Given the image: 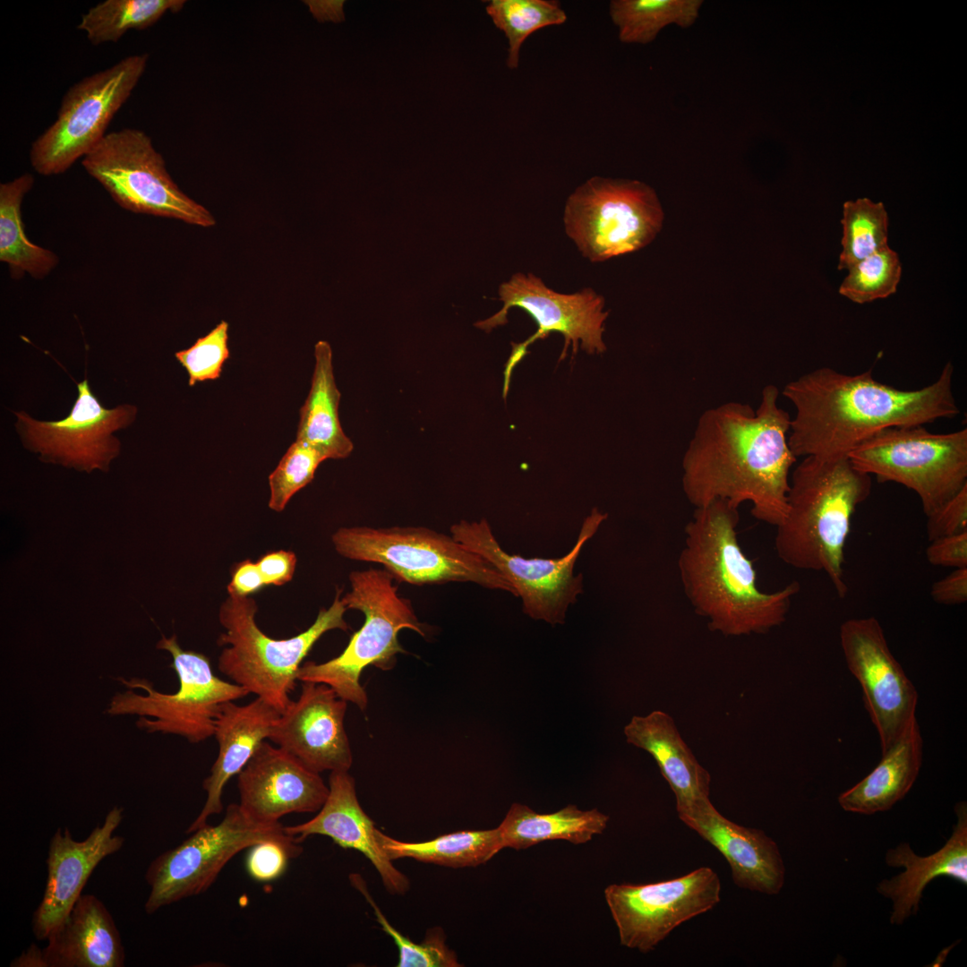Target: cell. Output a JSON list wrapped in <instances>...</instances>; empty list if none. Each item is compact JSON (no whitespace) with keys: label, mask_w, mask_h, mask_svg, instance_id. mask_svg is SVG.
<instances>
[{"label":"cell","mask_w":967,"mask_h":967,"mask_svg":"<svg viewBox=\"0 0 967 967\" xmlns=\"http://www.w3.org/2000/svg\"><path fill=\"white\" fill-rule=\"evenodd\" d=\"M329 795L318 814L311 820L285 826V831L299 843L312 834L325 835L345 849L363 853L374 866L387 891L404 894L410 887L408 877L394 867L379 844L373 821L362 809L355 782L348 771H332Z\"/></svg>","instance_id":"obj_23"},{"label":"cell","mask_w":967,"mask_h":967,"mask_svg":"<svg viewBox=\"0 0 967 967\" xmlns=\"http://www.w3.org/2000/svg\"><path fill=\"white\" fill-rule=\"evenodd\" d=\"M394 579L385 569L349 574L351 590L341 599L347 609L362 612L364 622L339 655L321 663L302 664L297 680L326 684L340 698L365 710L368 698L360 684L362 672L371 665L384 671L394 667L397 655L406 653L398 639L401 629H410L423 637L427 633L410 601L398 595Z\"/></svg>","instance_id":"obj_6"},{"label":"cell","mask_w":967,"mask_h":967,"mask_svg":"<svg viewBox=\"0 0 967 967\" xmlns=\"http://www.w3.org/2000/svg\"><path fill=\"white\" fill-rule=\"evenodd\" d=\"M607 517L594 508L584 519L572 549L556 559L524 558L506 552L485 518L457 522L450 526V535L488 561L510 583L516 596L522 600L524 613L556 625L565 622L569 606L583 593V576L574 575V566L584 544Z\"/></svg>","instance_id":"obj_14"},{"label":"cell","mask_w":967,"mask_h":967,"mask_svg":"<svg viewBox=\"0 0 967 967\" xmlns=\"http://www.w3.org/2000/svg\"><path fill=\"white\" fill-rule=\"evenodd\" d=\"M930 595L934 602L945 605L967 602V568L954 569L950 574L934 582Z\"/></svg>","instance_id":"obj_45"},{"label":"cell","mask_w":967,"mask_h":967,"mask_svg":"<svg viewBox=\"0 0 967 967\" xmlns=\"http://www.w3.org/2000/svg\"><path fill=\"white\" fill-rule=\"evenodd\" d=\"M929 543L926 557L930 564L953 569L967 568V531Z\"/></svg>","instance_id":"obj_43"},{"label":"cell","mask_w":967,"mask_h":967,"mask_svg":"<svg viewBox=\"0 0 967 967\" xmlns=\"http://www.w3.org/2000/svg\"><path fill=\"white\" fill-rule=\"evenodd\" d=\"M739 507L715 500L694 509L684 528L678 569L686 597L711 631L739 637L766 633L785 621L800 585L766 593L744 553L737 527Z\"/></svg>","instance_id":"obj_3"},{"label":"cell","mask_w":967,"mask_h":967,"mask_svg":"<svg viewBox=\"0 0 967 967\" xmlns=\"http://www.w3.org/2000/svg\"><path fill=\"white\" fill-rule=\"evenodd\" d=\"M957 817L953 832L945 845L928 856H919L907 843L889 849L885 856L890 867L903 868L900 874L883 879L877 891L892 901L890 922L903 924L916 914L925 887L937 877H951L967 885V805L954 807Z\"/></svg>","instance_id":"obj_25"},{"label":"cell","mask_w":967,"mask_h":967,"mask_svg":"<svg viewBox=\"0 0 967 967\" xmlns=\"http://www.w3.org/2000/svg\"><path fill=\"white\" fill-rule=\"evenodd\" d=\"M871 484L870 475L848 457L803 458L790 475L786 516L775 526L780 560L798 569L825 572L844 596V546L852 515L869 496Z\"/></svg>","instance_id":"obj_4"},{"label":"cell","mask_w":967,"mask_h":967,"mask_svg":"<svg viewBox=\"0 0 967 967\" xmlns=\"http://www.w3.org/2000/svg\"><path fill=\"white\" fill-rule=\"evenodd\" d=\"M922 753L923 740L915 717L890 748L882 752L877 766L839 795V805L845 811L864 815L890 809L915 783Z\"/></svg>","instance_id":"obj_28"},{"label":"cell","mask_w":967,"mask_h":967,"mask_svg":"<svg viewBox=\"0 0 967 967\" xmlns=\"http://www.w3.org/2000/svg\"><path fill=\"white\" fill-rule=\"evenodd\" d=\"M341 592L337 590L332 604L321 609L306 630L287 639L272 638L260 629L254 599L229 595L218 612L225 631L218 644L227 646L218 656L219 672L283 713L291 702L289 694L295 688L301 663L313 645L329 630L348 629Z\"/></svg>","instance_id":"obj_5"},{"label":"cell","mask_w":967,"mask_h":967,"mask_svg":"<svg viewBox=\"0 0 967 967\" xmlns=\"http://www.w3.org/2000/svg\"><path fill=\"white\" fill-rule=\"evenodd\" d=\"M265 840L300 844L280 823H256L239 804H229L219 824L203 826L152 860L145 873L150 887L145 911L152 914L166 905L206 892L233 857Z\"/></svg>","instance_id":"obj_13"},{"label":"cell","mask_w":967,"mask_h":967,"mask_svg":"<svg viewBox=\"0 0 967 967\" xmlns=\"http://www.w3.org/2000/svg\"><path fill=\"white\" fill-rule=\"evenodd\" d=\"M246 859L247 872L261 882L271 881L285 872L287 862L303 852V847L292 846L276 840H265L249 848Z\"/></svg>","instance_id":"obj_41"},{"label":"cell","mask_w":967,"mask_h":967,"mask_svg":"<svg viewBox=\"0 0 967 967\" xmlns=\"http://www.w3.org/2000/svg\"><path fill=\"white\" fill-rule=\"evenodd\" d=\"M81 165L124 210L202 227L216 224L210 211L173 181L162 155L141 130L107 133Z\"/></svg>","instance_id":"obj_12"},{"label":"cell","mask_w":967,"mask_h":967,"mask_svg":"<svg viewBox=\"0 0 967 967\" xmlns=\"http://www.w3.org/2000/svg\"><path fill=\"white\" fill-rule=\"evenodd\" d=\"M314 356L311 389L300 409L295 441L315 448L327 459L346 458L354 445L343 432L338 417L341 394L335 381L329 344L318 341Z\"/></svg>","instance_id":"obj_29"},{"label":"cell","mask_w":967,"mask_h":967,"mask_svg":"<svg viewBox=\"0 0 967 967\" xmlns=\"http://www.w3.org/2000/svg\"><path fill=\"white\" fill-rule=\"evenodd\" d=\"M34 181L31 174L25 173L0 184V261L7 264L15 279L25 274L44 278L59 261L52 251L32 243L24 230L21 204Z\"/></svg>","instance_id":"obj_31"},{"label":"cell","mask_w":967,"mask_h":967,"mask_svg":"<svg viewBox=\"0 0 967 967\" xmlns=\"http://www.w3.org/2000/svg\"><path fill=\"white\" fill-rule=\"evenodd\" d=\"M500 299L502 308L490 318L479 321L475 326L490 332L492 329L508 322V312L512 307L526 312L536 322L537 329L525 341L512 343V351L504 370L503 398L510 384L514 368L528 353L527 347L538 339L545 338L551 332L564 337V346L560 361L567 356L569 346L576 354L578 347L587 354H602L606 350L603 335L609 311L604 310V298L590 287L571 294H562L548 287L533 273L518 272L510 279L501 284Z\"/></svg>","instance_id":"obj_15"},{"label":"cell","mask_w":967,"mask_h":967,"mask_svg":"<svg viewBox=\"0 0 967 967\" xmlns=\"http://www.w3.org/2000/svg\"><path fill=\"white\" fill-rule=\"evenodd\" d=\"M627 742L655 760L676 800L677 813L709 798L711 776L681 738L673 719L663 711L633 716L624 727Z\"/></svg>","instance_id":"obj_27"},{"label":"cell","mask_w":967,"mask_h":967,"mask_svg":"<svg viewBox=\"0 0 967 967\" xmlns=\"http://www.w3.org/2000/svg\"><path fill=\"white\" fill-rule=\"evenodd\" d=\"M10 965L18 967H47L43 951L35 944H31L30 946L23 951L20 956L15 958Z\"/></svg>","instance_id":"obj_47"},{"label":"cell","mask_w":967,"mask_h":967,"mask_svg":"<svg viewBox=\"0 0 967 967\" xmlns=\"http://www.w3.org/2000/svg\"><path fill=\"white\" fill-rule=\"evenodd\" d=\"M842 252L838 270H849L866 257L887 247L888 216L882 202L868 198L843 204Z\"/></svg>","instance_id":"obj_36"},{"label":"cell","mask_w":967,"mask_h":967,"mask_svg":"<svg viewBox=\"0 0 967 967\" xmlns=\"http://www.w3.org/2000/svg\"><path fill=\"white\" fill-rule=\"evenodd\" d=\"M860 471L919 496L926 517L967 485V429L933 433L923 425L889 427L848 454Z\"/></svg>","instance_id":"obj_9"},{"label":"cell","mask_w":967,"mask_h":967,"mask_svg":"<svg viewBox=\"0 0 967 967\" xmlns=\"http://www.w3.org/2000/svg\"><path fill=\"white\" fill-rule=\"evenodd\" d=\"M122 819L123 809L114 807L83 841L73 840L67 827L56 829L46 861L44 894L31 920L38 940L47 939L69 914L95 868L123 847L124 837L114 834Z\"/></svg>","instance_id":"obj_20"},{"label":"cell","mask_w":967,"mask_h":967,"mask_svg":"<svg viewBox=\"0 0 967 967\" xmlns=\"http://www.w3.org/2000/svg\"><path fill=\"white\" fill-rule=\"evenodd\" d=\"M228 328V322L221 321L193 346L175 354L188 373L189 386L220 377L222 367L229 357Z\"/></svg>","instance_id":"obj_40"},{"label":"cell","mask_w":967,"mask_h":967,"mask_svg":"<svg viewBox=\"0 0 967 967\" xmlns=\"http://www.w3.org/2000/svg\"><path fill=\"white\" fill-rule=\"evenodd\" d=\"M265 586L257 564L250 560H244L233 567L227 592L229 595L249 596Z\"/></svg>","instance_id":"obj_46"},{"label":"cell","mask_w":967,"mask_h":967,"mask_svg":"<svg viewBox=\"0 0 967 967\" xmlns=\"http://www.w3.org/2000/svg\"><path fill=\"white\" fill-rule=\"evenodd\" d=\"M954 367L947 363L932 384L903 390L881 383L872 371L849 375L829 367L787 383L792 403L788 442L796 458L848 457L856 446L889 427L917 426L960 413L953 393Z\"/></svg>","instance_id":"obj_2"},{"label":"cell","mask_w":967,"mask_h":967,"mask_svg":"<svg viewBox=\"0 0 967 967\" xmlns=\"http://www.w3.org/2000/svg\"><path fill=\"white\" fill-rule=\"evenodd\" d=\"M279 715L274 706L259 697L244 706L234 701L220 706L214 732L218 753L210 775L202 783L207 799L186 834L207 825L210 816L221 813L225 785L240 773L265 739H269L272 725Z\"/></svg>","instance_id":"obj_24"},{"label":"cell","mask_w":967,"mask_h":967,"mask_svg":"<svg viewBox=\"0 0 967 967\" xmlns=\"http://www.w3.org/2000/svg\"><path fill=\"white\" fill-rule=\"evenodd\" d=\"M376 837L392 861L410 858L453 869L484 864L503 850L498 826L487 830L449 833L420 843L398 841L379 829H376Z\"/></svg>","instance_id":"obj_32"},{"label":"cell","mask_w":967,"mask_h":967,"mask_svg":"<svg viewBox=\"0 0 967 967\" xmlns=\"http://www.w3.org/2000/svg\"><path fill=\"white\" fill-rule=\"evenodd\" d=\"M663 210L655 191L630 179L595 175L568 197L566 235L591 262L638 251L660 232Z\"/></svg>","instance_id":"obj_10"},{"label":"cell","mask_w":967,"mask_h":967,"mask_svg":"<svg viewBox=\"0 0 967 967\" xmlns=\"http://www.w3.org/2000/svg\"><path fill=\"white\" fill-rule=\"evenodd\" d=\"M325 459L315 448L298 441L293 442L269 476V507L282 511L289 500L312 482L317 467Z\"/></svg>","instance_id":"obj_39"},{"label":"cell","mask_w":967,"mask_h":967,"mask_svg":"<svg viewBox=\"0 0 967 967\" xmlns=\"http://www.w3.org/2000/svg\"><path fill=\"white\" fill-rule=\"evenodd\" d=\"M183 0H106L82 14L77 29L95 46L117 42L131 30L154 25L167 12L177 13Z\"/></svg>","instance_id":"obj_34"},{"label":"cell","mask_w":967,"mask_h":967,"mask_svg":"<svg viewBox=\"0 0 967 967\" xmlns=\"http://www.w3.org/2000/svg\"><path fill=\"white\" fill-rule=\"evenodd\" d=\"M720 894V878L707 867L670 880L613 884L604 890L620 944L642 953L654 950L683 922L712 910Z\"/></svg>","instance_id":"obj_16"},{"label":"cell","mask_w":967,"mask_h":967,"mask_svg":"<svg viewBox=\"0 0 967 967\" xmlns=\"http://www.w3.org/2000/svg\"><path fill=\"white\" fill-rule=\"evenodd\" d=\"M341 556L381 564L412 585L472 582L516 596L510 583L488 561L451 535L423 526L341 527L331 537Z\"/></svg>","instance_id":"obj_7"},{"label":"cell","mask_w":967,"mask_h":967,"mask_svg":"<svg viewBox=\"0 0 967 967\" xmlns=\"http://www.w3.org/2000/svg\"><path fill=\"white\" fill-rule=\"evenodd\" d=\"M296 561L293 552L280 550L265 553L256 564L266 586H282L293 578Z\"/></svg>","instance_id":"obj_44"},{"label":"cell","mask_w":967,"mask_h":967,"mask_svg":"<svg viewBox=\"0 0 967 967\" xmlns=\"http://www.w3.org/2000/svg\"><path fill=\"white\" fill-rule=\"evenodd\" d=\"M848 271L839 293L854 303L864 304L895 293L902 267L898 254L887 246L860 261Z\"/></svg>","instance_id":"obj_38"},{"label":"cell","mask_w":967,"mask_h":967,"mask_svg":"<svg viewBox=\"0 0 967 967\" xmlns=\"http://www.w3.org/2000/svg\"><path fill=\"white\" fill-rule=\"evenodd\" d=\"M149 55L128 56L112 66L72 85L57 116L31 143L30 161L44 176L67 171L107 135L115 115L125 104L144 73Z\"/></svg>","instance_id":"obj_11"},{"label":"cell","mask_w":967,"mask_h":967,"mask_svg":"<svg viewBox=\"0 0 967 967\" xmlns=\"http://www.w3.org/2000/svg\"><path fill=\"white\" fill-rule=\"evenodd\" d=\"M701 0H612L609 14L626 44H648L665 27L689 28L697 20Z\"/></svg>","instance_id":"obj_33"},{"label":"cell","mask_w":967,"mask_h":967,"mask_svg":"<svg viewBox=\"0 0 967 967\" xmlns=\"http://www.w3.org/2000/svg\"><path fill=\"white\" fill-rule=\"evenodd\" d=\"M839 636L845 663L860 685L884 752L916 717L917 689L892 654L877 619H849L841 624Z\"/></svg>","instance_id":"obj_17"},{"label":"cell","mask_w":967,"mask_h":967,"mask_svg":"<svg viewBox=\"0 0 967 967\" xmlns=\"http://www.w3.org/2000/svg\"><path fill=\"white\" fill-rule=\"evenodd\" d=\"M778 397L770 384L757 409L730 401L700 415L681 462L682 490L695 509L715 500L749 502L756 519L774 526L783 521L797 458L787 437L791 417Z\"/></svg>","instance_id":"obj_1"},{"label":"cell","mask_w":967,"mask_h":967,"mask_svg":"<svg viewBox=\"0 0 967 967\" xmlns=\"http://www.w3.org/2000/svg\"><path fill=\"white\" fill-rule=\"evenodd\" d=\"M347 704L329 686L302 681L298 699L280 714L269 739L312 771H348L353 756L344 726Z\"/></svg>","instance_id":"obj_19"},{"label":"cell","mask_w":967,"mask_h":967,"mask_svg":"<svg viewBox=\"0 0 967 967\" xmlns=\"http://www.w3.org/2000/svg\"><path fill=\"white\" fill-rule=\"evenodd\" d=\"M486 13L508 39L509 69L518 68L521 47L532 33L567 21L560 3L552 0H492L486 5Z\"/></svg>","instance_id":"obj_35"},{"label":"cell","mask_w":967,"mask_h":967,"mask_svg":"<svg viewBox=\"0 0 967 967\" xmlns=\"http://www.w3.org/2000/svg\"><path fill=\"white\" fill-rule=\"evenodd\" d=\"M609 817L596 809L581 810L568 805L553 813H537L513 803L498 826L503 849L525 850L546 841L586 843L607 827Z\"/></svg>","instance_id":"obj_30"},{"label":"cell","mask_w":967,"mask_h":967,"mask_svg":"<svg viewBox=\"0 0 967 967\" xmlns=\"http://www.w3.org/2000/svg\"><path fill=\"white\" fill-rule=\"evenodd\" d=\"M927 518V535L929 542L966 532L967 485Z\"/></svg>","instance_id":"obj_42"},{"label":"cell","mask_w":967,"mask_h":967,"mask_svg":"<svg viewBox=\"0 0 967 967\" xmlns=\"http://www.w3.org/2000/svg\"><path fill=\"white\" fill-rule=\"evenodd\" d=\"M47 939L42 950L47 967L124 965L119 930L105 904L93 894H81Z\"/></svg>","instance_id":"obj_26"},{"label":"cell","mask_w":967,"mask_h":967,"mask_svg":"<svg viewBox=\"0 0 967 967\" xmlns=\"http://www.w3.org/2000/svg\"><path fill=\"white\" fill-rule=\"evenodd\" d=\"M157 648L167 650L173 657L171 667L179 680L176 692H159L146 679L119 678L129 689L116 694L106 712L137 715L136 725L148 732L176 734L193 743L209 739L214 735L220 706L250 692L216 676L210 659L201 653L183 650L175 635L169 638L162 636Z\"/></svg>","instance_id":"obj_8"},{"label":"cell","mask_w":967,"mask_h":967,"mask_svg":"<svg viewBox=\"0 0 967 967\" xmlns=\"http://www.w3.org/2000/svg\"><path fill=\"white\" fill-rule=\"evenodd\" d=\"M678 815L725 858L735 885L770 895L780 893L785 879L783 860L776 843L762 830L727 819L709 798Z\"/></svg>","instance_id":"obj_22"},{"label":"cell","mask_w":967,"mask_h":967,"mask_svg":"<svg viewBox=\"0 0 967 967\" xmlns=\"http://www.w3.org/2000/svg\"><path fill=\"white\" fill-rule=\"evenodd\" d=\"M350 880L354 886L365 897L373 909L377 922L381 929L394 940L398 949V967H459L457 954L446 945V935L440 927L427 930L423 941L413 942L396 929L377 906L362 877L352 874Z\"/></svg>","instance_id":"obj_37"},{"label":"cell","mask_w":967,"mask_h":967,"mask_svg":"<svg viewBox=\"0 0 967 967\" xmlns=\"http://www.w3.org/2000/svg\"><path fill=\"white\" fill-rule=\"evenodd\" d=\"M77 388L78 398L68 416L45 422L18 413L17 428L24 444L47 460L87 471L105 469L119 453L120 443L113 432L133 421L136 408L129 405L105 408L92 394L87 380L78 383Z\"/></svg>","instance_id":"obj_18"},{"label":"cell","mask_w":967,"mask_h":967,"mask_svg":"<svg viewBox=\"0 0 967 967\" xmlns=\"http://www.w3.org/2000/svg\"><path fill=\"white\" fill-rule=\"evenodd\" d=\"M239 806L252 821L277 825L290 813L319 811L329 788L296 757L263 741L238 774Z\"/></svg>","instance_id":"obj_21"}]
</instances>
